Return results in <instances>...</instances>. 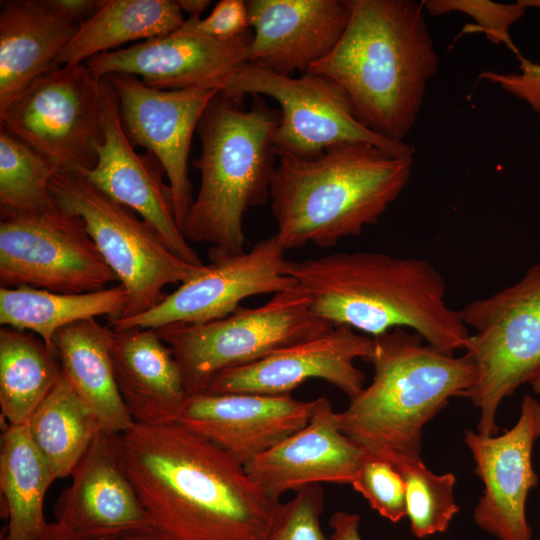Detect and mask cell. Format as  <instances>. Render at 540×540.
Here are the masks:
<instances>
[{
	"mask_svg": "<svg viewBox=\"0 0 540 540\" xmlns=\"http://www.w3.org/2000/svg\"><path fill=\"white\" fill-rule=\"evenodd\" d=\"M351 485L387 520L397 523L407 516L405 481L391 461L363 452Z\"/></svg>",
	"mask_w": 540,
	"mask_h": 540,
	"instance_id": "obj_34",
	"label": "cell"
},
{
	"mask_svg": "<svg viewBox=\"0 0 540 540\" xmlns=\"http://www.w3.org/2000/svg\"><path fill=\"white\" fill-rule=\"evenodd\" d=\"M26 428L54 480L71 476L100 430L95 415L63 374Z\"/></svg>",
	"mask_w": 540,
	"mask_h": 540,
	"instance_id": "obj_30",
	"label": "cell"
},
{
	"mask_svg": "<svg viewBox=\"0 0 540 540\" xmlns=\"http://www.w3.org/2000/svg\"><path fill=\"white\" fill-rule=\"evenodd\" d=\"M333 327L311 309L300 285L257 307H238L207 323H176L156 329L182 371L187 394L206 390L219 373L257 362Z\"/></svg>",
	"mask_w": 540,
	"mask_h": 540,
	"instance_id": "obj_7",
	"label": "cell"
},
{
	"mask_svg": "<svg viewBox=\"0 0 540 540\" xmlns=\"http://www.w3.org/2000/svg\"><path fill=\"white\" fill-rule=\"evenodd\" d=\"M526 7L540 9V0H523ZM520 73L483 71L479 79L499 85L506 92L525 101L533 111L540 114V64L526 58L519 60Z\"/></svg>",
	"mask_w": 540,
	"mask_h": 540,
	"instance_id": "obj_37",
	"label": "cell"
},
{
	"mask_svg": "<svg viewBox=\"0 0 540 540\" xmlns=\"http://www.w3.org/2000/svg\"><path fill=\"white\" fill-rule=\"evenodd\" d=\"M221 92L243 99L265 95L279 104L280 122L273 139L278 158L313 159L332 147L351 143H367L398 156L414 157L413 145L387 139L365 127L344 89L324 74L308 71L294 77L247 63Z\"/></svg>",
	"mask_w": 540,
	"mask_h": 540,
	"instance_id": "obj_10",
	"label": "cell"
},
{
	"mask_svg": "<svg viewBox=\"0 0 540 540\" xmlns=\"http://www.w3.org/2000/svg\"><path fill=\"white\" fill-rule=\"evenodd\" d=\"M104 140L97 146V162L80 173L115 201L136 212L179 258L205 265L180 230L174 210L171 188L165 183V171L150 152L138 153L121 121L118 97L101 78Z\"/></svg>",
	"mask_w": 540,
	"mask_h": 540,
	"instance_id": "obj_15",
	"label": "cell"
},
{
	"mask_svg": "<svg viewBox=\"0 0 540 540\" xmlns=\"http://www.w3.org/2000/svg\"><path fill=\"white\" fill-rule=\"evenodd\" d=\"M54 482L26 425L5 422L1 433L0 491L7 525L1 540H39L48 522L44 498Z\"/></svg>",
	"mask_w": 540,
	"mask_h": 540,
	"instance_id": "obj_28",
	"label": "cell"
},
{
	"mask_svg": "<svg viewBox=\"0 0 540 540\" xmlns=\"http://www.w3.org/2000/svg\"><path fill=\"white\" fill-rule=\"evenodd\" d=\"M0 12V111L34 80L57 68L56 60L78 25L45 0L5 1Z\"/></svg>",
	"mask_w": 540,
	"mask_h": 540,
	"instance_id": "obj_24",
	"label": "cell"
},
{
	"mask_svg": "<svg viewBox=\"0 0 540 540\" xmlns=\"http://www.w3.org/2000/svg\"><path fill=\"white\" fill-rule=\"evenodd\" d=\"M103 79L118 97L122 125L131 143L144 147L162 165L173 195L176 222L182 231L194 201L189 178L192 137L206 107L220 91L156 89L125 73L109 74Z\"/></svg>",
	"mask_w": 540,
	"mask_h": 540,
	"instance_id": "obj_14",
	"label": "cell"
},
{
	"mask_svg": "<svg viewBox=\"0 0 540 540\" xmlns=\"http://www.w3.org/2000/svg\"><path fill=\"white\" fill-rule=\"evenodd\" d=\"M0 212L1 287L76 294L118 281L82 218L55 200L35 212Z\"/></svg>",
	"mask_w": 540,
	"mask_h": 540,
	"instance_id": "obj_12",
	"label": "cell"
},
{
	"mask_svg": "<svg viewBox=\"0 0 540 540\" xmlns=\"http://www.w3.org/2000/svg\"><path fill=\"white\" fill-rule=\"evenodd\" d=\"M56 172L46 158L0 127V211L29 213L49 206Z\"/></svg>",
	"mask_w": 540,
	"mask_h": 540,
	"instance_id": "obj_32",
	"label": "cell"
},
{
	"mask_svg": "<svg viewBox=\"0 0 540 540\" xmlns=\"http://www.w3.org/2000/svg\"><path fill=\"white\" fill-rule=\"evenodd\" d=\"M532 390L535 394L540 396V378L536 379L531 383Z\"/></svg>",
	"mask_w": 540,
	"mask_h": 540,
	"instance_id": "obj_42",
	"label": "cell"
},
{
	"mask_svg": "<svg viewBox=\"0 0 540 540\" xmlns=\"http://www.w3.org/2000/svg\"><path fill=\"white\" fill-rule=\"evenodd\" d=\"M45 2L54 12L80 26L100 8L103 0H45Z\"/></svg>",
	"mask_w": 540,
	"mask_h": 540,
	"instance_id": "obj_39",
	"label": "cell"
},
{
	"mask_svg": "<svg viewBox=\"0 0 540 540\" xmlns=\"http://www.w3.org/2000/svg\"><path fill=\"white\" fill-rule=\"evenodd\" d=\"M324 498L321 484L298 490L280 503L264 540H326L320 523Z\"/></svg>",
	"mask_w": 540,
	"mask_h": 540,
	"instance_id": "obj_35",
	"label": "cell"
},
{
	"mask_svg": "<svg viewBox=\"0 0 540 540\" xmlns=\"http://www.w3.org/2000/svg\"><path fill=\"white\" fill-rule=\"evenodd\" d=\"M540 437V401L526 394L515 425L501 435L468 430L463 438L484 490L474 508V522L499 540H531L525 514L531 489L538 485L532 449Z\"/></svg>",
	"mask_w": 540,
	"mask_h": 540,
	"instance_id": "obj_16",
	"label": "cell"
},
{
	"mask_svg": "<svg viewBox=\"0 0 540 540\" xmlns=\"http://www.w3.org/2000/svg\"><path fill=\"white\" fill-rule=\"evenodd\" d=\"M249 63L292 76L326 57L349 20L347 0H247Z\"/></svg>",
	"mask_w": 540,
	"mask_h": 540,
	"instance_id": "obj_20",
	"label": "cell"
},
{
	"mask_svg": "<svg viewBox=\"0 0 540 540\" xmlns=\"http://www.w3.org/2000/svg\"><path fill=\"white\" fill-rule=\"evenodd\" d=\"M54 507L56 523L77 533L153 528L121 463L117 434L100 429Z\"/></svg>",
	"mask_w": 540,
	"mask_h": 540,
	"instance_id": "obj_22",
	"label": "cell"
},
{
	"mask_svg": "<svg viewBox=\"0 0 540 540\" xmlns=\"http://www.w3.org/2000/svg\"><path fill=\"white\" fill-rule=\"evenodd\" d=\"M347 2L343 35L309 71L336 81L365 127L406 142L439 63L425 9L413 0Z\"/></svg>",
	"mask_w": 540,
	"mask_h": 540,
	"instance_id": "obj_3",
	"label": "cell"
},
{
	"mask_svg": "<svg viewBox=\"0 0 540 540\" xmlns=\"http://www.w3.org/2000/svg\"><path fill=\"white\" fill-rule=\"evenodd\" d=\"M128 303L123 285L86 293H58L30 286L0 287V324L29 331L53 348L55 333L99 316L119 319Z\"/></svg>",
	"mask_w": 540,
	"mask_h": 540,
	"instance_id": "obj_27",
	"label": "cell"
},
{
	"mask_svg": "<svg viewBox=\"0 0 540 540\" xmlns=\"http://www.w3.org/2000/svg\"><path fill=\"white\" fill-rule=\"evenodd\" d=\"M0 124L57 172L89 170L104 140L101 79L85 63L54 68L0 111Z\"/></svg>",
	"mask_w": 540,
	"mask_h": 540,
	"instance_id": "obj_11",
	"label": "cell"
},
{
	"mask_svg": "<svg viewBox=\"0 0 540 540\" xmlns=\"http://www.w3.org/2000/svg\"><path fill=\"white\" fill-rule=\"evenodd\" d=\"M113 339V329L90 318L58 330L52 345L62 374L95 415L100 429L120 434L134 422L117 386Z\"/></svg>",
	"mask_w": 540,
	"mask_h": 540,
	"instance_id": "obj_25",
	"label": "cell"
},
{
	"mask_svg": "<svg viewBox=\"0 0 540 540\" xmlns=\"http://www.w3.org/2000/svg\"><path fill=\"white\" fill-rule=\"evenodd\" d=\"M459 313L474 330L464 350L477 376L466 397L480 411L477 432L493 436L501 402L540 378V264L514 284L470 301Z\"/></svg>",
	"mask_w": 540,
	"mask_h": 540,
	"instance_id": "obj_8",
	"label": "cell"
},
{
	"mask_svg": "<svg viewBox=\"0 0 540 540\" xmlns=\"http://www.w3.org/2000/svg\"><path fill=\"white\" fill-rule=\"evenodd\" d=\"M117 386L133 422H176L187 397L180 366L156 329L114 330Z\"/></svg>",
	"mask_w": 540,
	"mask_h": 540,
	"instance_id": "obj_23",
	"label": "cell"
},
{
	"mask_svg": "<svg viewBox=\"0 0 540 540\" xmlns=\"http://www.w3.org/2000/svg\"><path fill=\"white\" fill-rule=\"evenodd\" d=\"M39 540H169L155 528L116 533H77L61 527L56 522L48 526Z\"/></svg>",
	"mask_w": 540,
	"mask_h": 540,
	"instance_id": "obj_38",
	"label": "cell"
},
{
	"mask_svg": "<svg viewBox=\"0 0 540 540\" xmlns=\"http://www.w3.org/2000/svg\"><path fill=\"white\" fill-rule=\"evenodd\" d=\"M49 187L59 205L82 218L126 289L128 303L119 319L150 310L164 298L167 285L182 284L204 268L176 256L136 212L103 193L80 172H56Z\"/></svg>",
	"mask_w": 540,
	"mask_h": 540,
	"instance_id": "obj_9",
	"label": "cell"
},
{
	"mask_svg": "<svg viewBox=\"0 0 540 540\" xmlns=\"http://www.w3.org/2000/svg\"><path fill=\"white\" fill-rule=\"evenodd\" d=\"M285 251L273 235L240 254L209 255L211 262L201 272L150 310L112 321L113 330L207 323L228 316L248 297L289 289L297 282L287 273Z\"/></svg>",
	"mask_w": 540,
	"mask_h": 540,
	"instance_id": "obj_13",
	"label": "cell"
},
{
	"mask_svg": "<svg viewBox=\"0 0 540 540\" xmlns=\"http://www.w3.org/2000/svg\"><path fill=\"white\" fill-rule=\"evenodd\" d=\"M122 466L151 525L169 540H264L281 503L244 465L180 422L117 434Z\"/></svg>",
	"mask_w": 540,
	"mask_h": 540,
	"instance_id": "obj_1",
	"label": "cell"
},
{
	"mask_svg": "<svg viewBox=\"0 0 540 540\" xmlns=\"http://www.w3.org/2000/svg\"><path fill=\"white\" fill-rule=\"evenodd\" d=\"M253 31L219 40L178 29L170 34L98 54L85 65L98 77L125 73L156 89L211 88L220 92L249 63Z\"/></svg>",
	"mask_w": 540,
	"mask_h": 540,
	"instance_id": "obj_17",
	"label": "cell"
},
{
	"mask_svg": "<svg viewBox=\"0 0 540 540\" xmlns=\"http://www.w3.org/2000/svg\"><path fill=\"white\" fill-rule=\"evenodd\" d=\"M314 405L291 394L200 392L187 395L177 421L244 465L303 428Z\"/></svg>",
	"mask_w": 540,
	"mask_h": 540,
	"instance_id": "obj_19",
	"label": "cell"
},
{
	"mask_svg": "<svg viewBox=\"0 0 540 540\" xmlns=\"http://www.w3.org/2000/svg\"><path fill=\"white\" fill-rule=\"evenodd\" d=\"M329 526L331 533L327 540H362L359 514L336 511L329 519Z\"/></svg>",
	"mask_w": 540,
	"mask_h": 540,
	"instance_id": "obj_40",
	"label": "cell"
},
{
	"mask_svg": "<svg viewBox=\"0 0 540 540\" xmlns=\"http://www.w3.org/2000/svg\"><path fill=\"white\" fill-rule=\"evenodd\" d=\"M185 22L177 1L103 0L59 54L56 66L84 64L132 41L177 31Z\"/></svg>",
	"mask_w": 540,
	"mask_h": 540,
	"instance_id": "obj_26",
	"label": "cell"
},
{
	"mask_svg": "<svg viewBox=\"0 0 540 540\" xmlns=\"http://www.w3.org/2000/svg\"><path fill=\"white\" fill-rule=\"evenodd\" d=\"M413 158L367 143L332 147L313 159L278 158L270 200L285 249L335 246L375 224L411 178Z\"/></svg>",
	"mask_w": 540,
	"mask_h": 540,
	"instance_id": "obj_4",
	"label": "cell"
},
{
	"mask_svg": "<svg viewBox=\"0 0 540 540\" xmlns=\"http://www.w3.org/2000/svg\"><path fill=\"white\" fill-rule=\"evenodd\" d=\"M373 350V337L346 326H335L257 362L219 373L203 392L286 395L315 378L336 386L351 399L364 388L365 382L364 373L354 361H368Z\"/></svg>",
	"mask_w": 540,
	"mask_h": 540,
	"instance_id": "obj_18",
	"label": "cell"
},
{
	"mask_svg": "<svg viewBox=\"0 0 540 540\" xmlns=\"http://www.w3.org/2000/svg\"><path fill=\"white\" fill-rule=\"evenodd\" d=\"M373 340V379L338 413L340 430L365 453L420 454L424 426L451 398L467 396L476 366L467 353L456 357L407 328Z\"/></svg>",
	"mask_w": 540,
	"mask_h": 540,
	"instance_id": "obj_6",
	"label": "cell"
},
{
	"mask_svg": "<svg viewBox=\"0 0 540 540\" xmlns=\"http://www.w3.org/2000/svg\"><path fill=\"white\" fill-rule=\"evenodd\" d=\"M182 12L189 14L190 19H199L202 12L210 5L209 0H178Z\"/></svg>",
	"mask_w": 540,
	"mask_h": 540,
	"instance_id": "obj_41",
	"label": "cell"
},
{
	"mask_svg": "<svg viewBox=\"0 0 540 540\" xmlns=\"http://www.w3.org/2000/svg\"><path fill=\"white\" fill-rule=\"evenodd\" d=\"M287 273L306 291L312 311L333 326L370 337L407 328L449 353L470 337L459 310L446 303L443 276L423 258L335 252L290 260Z\"/></svg>",
	"mask_w": 540,
	"mask_h": 540,
	"instance_id": "obj_2",
	"label": "cell"
},
{
	"mask_svg": "<svg viewBox=\"0 0 540 540\" xmlns=\"http://www.w3.org/2000/svg\"><path fill=\"white\" fill-rule=\"evenodd\" d=\"M179 29L219 40L234 39L250 29L246 1L221 0L207 17L189 18Z\"/></svg>",
	"mask_w": 540,
	"mask_h": 540,
	"instance_id": "obj_36",
	"label": "cell"
},
{
	"mask_svg": "<svg viewBox=\"0 0 540 540\" xmlns=\"http://www.w3.org/2000/svg\"><path fill=\"white\" fill-rule=\"evenodd\" d=\"M421 2L425 11L433 16L460 12L472 17L476 23L465 25L461 33L482 32L491 42L506 45L518 60L523 58L510 36L511 26L526 11L527 7L523 0L513 4L488 0H424Z\"/></svg>",
	"mask_w": 540,
	"mask_h": 540,
	"instance_id": "obj_33",
	"label": "cell"
},
{
	"mask_svg": "<svg viewBox=\"0 0 540 540\" xmlns=\"http://www.w3.org/2000/svg\"><path fill=\"white\" fill-rule=\"evenodd\" d=\"M363 451L339 427L338 412L325 396L315 399L308 423L244 464L270 497L313 484H351Z\"/></svg>",
	"mask_w": 540,
	"mask_h": 540,
	"instance_id": "obj_21",
	"label": "cell"
},
{
	"mask_svg": "<svg viewBox=\"0 0 540 540\" xmlns=\"http://www.w3.org/2000/svg\"><path fill=\"white\" fill-rule=\"evenodd\" d=\"M385 459L395 465L405 481L407 517L413 535L426 538L447 531L459 512L454 497V474L433 473L420 454H392Z\"/></svg>",
	"mask_w": 540,
	"mask_h": 540,
	"instance_id": "obj_31",
	"label": "cell"
},
{
	"mask_svg": "<svg viewBox=\"0 0 540 540\" xmlns=\"http://www.w3.org/2000/svg\"><path fill=\"white\" fill-rule=\"evenodd\" d=\"M62 375L55 350L32 332L0 329L1 419L26 425Z\"/></svg>",
	"mask_w": 540,
	"mask_h": 540,
	"instance_id": "obj_29",
	"label": "cell"
},
{
	"mask_svg": "<svg viewBox=\"0 0 540 540\" xmlns=\"http://www.w3.org/2000/svg\"><path fill=\"white\" fill-rule=\"evenodd\" d=\"M251 96L247 108L243 98L219 92L196 129L201 153L192 164L201 181L182 232L188 242L210 244L209 255L243 253L244 216L270 199L280 110L260 95Z\"/></svg>",
	"mask_w": 540,
	"mask_h": 540,
	"instance_id": "obj_5",
	"label": "cell"
}]
</instances>
